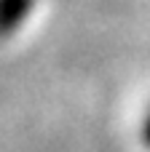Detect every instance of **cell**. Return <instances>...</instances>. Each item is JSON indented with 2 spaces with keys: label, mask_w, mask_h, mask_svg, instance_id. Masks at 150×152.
<instances>
[{
  "label": "cell",
  "mask_w": 150,
  "mask_h": 152,
  "mask_svg": "<svg viewBox=\"0 0 150 152\" xmlns=\"http://www.w3.org/2000/svg\"><path fill=\"white\" fill-rule=\"evenodd\" d=\"M35 0H0V40H8L30 19Z\"/></svg>",
  "instance_id": "cell-1"
},
{
  "label": "cell",
  "mask_w": 150,
  "mask_h": 152,
  "mask_svg": "<svg viewBox=\"0 0 150 152\" xmlns=\"http://www.w3.org/2000/svg\"><path fill=\"white\" fill-rule=\"evenodd\" d=\"M142 142H145V147L150 150V112H148V120H145V126H142Z\"/></svg>",
  "instance_id": "cell-2"
}]
</instances>
